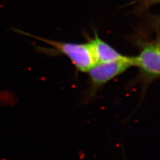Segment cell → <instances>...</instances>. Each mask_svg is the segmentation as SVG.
<instances>
[{
	"label": "cell",
	"instance_id": "1",
	"mask_svg": "<svg viewBox=\"0 0 160 160\" xmlns=\"http://www.w3.org/2000/svg\"><path fill=\"white\" fill-rule=\"evenodd\" d=\"M20 34L26 35L40 40L52 46L51 48H44L40 46H36L37 50L48 55H62L68 58L72 63L78 71L87 72L96 64L92 52V48L88 42L86 43H75L71 42H63L49 40L46 38L34 36L33 34L15 30Z\"/></svg>",
	"mask_w": 160,
	"mask_h": 160
},
{
	"label": "cell",
	"instance_id": "2",
	"mask_svg": "<svg viewBox=\"0 0 160 160\" xmlns=\"http://www.w3.org/2000/svg\"><path fill=\"white\" fill-rule=\"evenodd\" d=\"M133 66V57H126L118 61L96 63L87 72L92 86L97 87L103 86Z\"/></svg>",
	"mask_w": 160,
	"mask_h": 160
},
{
	"label": "cell",
	"instance_id": "3",
	"mask_svg": "<svg viewBox=\"0 0 160 160\" xmlns=\"http://www.w3.org/2000/svg\"><path fill=\"white\" fill-rule=\"evenodd\" d=\"M134 66L149 78L160 77V40L145 42L139 55L133 57Z\"/></svg>",
	"mask_w": 160,
	"mask_h": 160
},
{
	"label": "cell",
	"instance_id": "4",
	"mask_svg": "<svg viewBox=\"0 0 160 160\" xmlns=\"http://www.w3.org/2000/svg\"><path fill=\"white\" fill-rule=\"evenodd\" d=\"M88 42L91 46L96 63L112 62L126 57L101 39L96 32H95L94 37L90 39Z\"/></svg>",
	"mask_w": 160,
	"mask_h": 160
},
{
	"label": "cell",
	"instance_id": "5",
	"mask_svg": "<svg viewBox=\"0 0 160 160\" xmlns=\"http://www.w3.org/2000/svg\"><path fill=\"white\" fill-rule=\"evenodd\" d=\"M159 23H160V22H159Z\"/></svg>",
	"mask_w": 160,
	"mask_h": 160
},
{
	"label": "cell",
	"instance_id": "6",
	"mask_svg": "<svg viewBox=\"0 0 160 160\" xmlns=\"http://www.w3.org/2000/svg\"><path fill=\"white\" fill-rule=\"evenodd\" d=\"M158 1H160V0H158Z\"/></svg>",
	"mask_w": 160,
	"mask_h": 160
}]
</instances>
